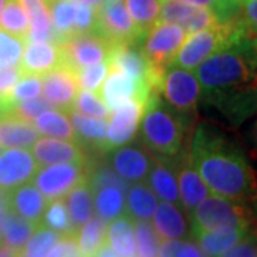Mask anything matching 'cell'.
<instances>
[{"instance_id": "8fae6325", "label": "cell", "mask_w": 257, "mask_h": 257, "mask_svg": "<svg viewBox=\"0 0 257 257\" xmlns=\"http://www.w3.org/2000/svg\"><path fill=\"white\" fill-rule=\"evenodd\" d=\"M146 101L140 99H130L113 110L107 126V142L106 152L114 150L132 142L139 132L140 120L145 111Z\"/></svg>"}, {"instance_id": "6da1fadb", "label": "cell", "mask_w": 257, "mask_h": 257, "mask_svg": "<svg viewBox=\"0 0 257 257\" xmlns=\"http://www.w3.org/2000/svg\"><path fill=\"white\" fill-rule=\"evenodd\" d=\"M254 37L240 36L196 67L200 94L226 114L250 113L254 100Z\"/></svg>"}, {"instance_id": "8d00e7d4", "label": "cell", "mask_w": 257, "mask_h": 257, "mask_svg": "<svg viewBox=\"0 0 257 257\" xmlns=\"http://www.w3.org/2000/svg\"><path fill=\"white\" fill-rule=\"evenodd\" d=\"M62 237L63 236L60 233L49 229L43 224H39L36 230L33 231V234L26 241L23 251L29 257H46L49 250L53 247Z\"/></svg>"}, {"instance_id": "44dd1931", "label": "cell", "mask_w": 257, "mask_h": 257, "mask_svg": "<svg viewBox=\"0 0 257 257\" xmlns=\"http://www.w3.org/2000/svg\"><path fill=\"white\" fill-rule=\"evenodd\" d=\"M183 207L173 203L162 202L153 213L152 224L162 240L186 239L192 233L189 221L183 214Z\"/></svg>"}, {"instance_id": "ac0fdd59", "label": "cell", "mask_w": 257, "mask_h": 257, "mask_svg": "<svg viewBox=\"0 0 257 257\" xmlns=\"http://www.w3.org/2000/svg\"><path fill=\"white\" fill-rule=\"evenodd\" d=\"M6 200L8 207L15 214L37 226L40 224L49 203L36 186L29 182L10 192H6Z\"/></svg>"}, {"instance_id": "484cf974", "label": "cell", "mask_w": 257, "mask_h": 257, "mask_svg": "<svg viewBox=\"0 0 257 257\" xmlns=\"http://www.w3.org/2000/svg\"><path fill=\"white\" fill-rule=\"evenodd\" d=\"M107 221L97 214L76 230L74 237L80 257H96L100 248L107 243Z\"/></svg>"}, {"instance_id": "7bdbcfd3", "label": "cell", "mask_w": 257, "mask_h": 257, "mask_svg": "<svg viewBox=\"0 0 257 257\" xmlns=\"http://www.w3.org/2000/svg\"><path fill=\"white\" fill-rule=\"evenodd\" d=\"M49 109H55L45 97H33V99H28V100H19L15 101L10 107V114H15L20 119L28 120L30 123H33L36 117L43 113V111L49 110Z\"/></svg>"}, {"instance_id": "d590c367", "label": "cell", "mask_w": 257, "mask_h": 257, "mask_svg": "<svg viewBox=\"0 0 257 257\" xmlns=\"http://www.w3.org/2000/svg\"><path fill=\"white\" fill-rule=\"evenodd\" d=\"M135 239H136V254L138 257H159V248L162 239L150 220H136Z\"/></svg>"}, {"instance_id": "8992f818", "label": "cell", "mask_w": 257, "mask_h": 257, "mask_svg": "<svg viewBox=\"0 0 257 257\" xmlns=\"http://www.w3.org/2000/svg\"><path fill=\"white\" fill-rule=\"evenodd\" d=\"M93 33L99 35L111 45L142 43L145 35L136 28L124 3L104 0L96 9V25Z\"/></svg>"}, {"instance_id": "ee69618b", "label": "cell", "mask_w": 257, "mask_h": 257, "mask_svg": "<svg viewBox=\"0 0 257 257\" xmlns=\"http://www.w3.org/2000/svg\"><path fill=\"white\" fill-rule=\"evenodd\" d=\"M42 92V76H35V74H23L18 83L12 87V90L8 94L10 100H28L40 96Z\"/></svg>"}, {"instance_id": "f35d334b", "label": "cell", "mask_w": 257, "mask_h": 257, "mask_svg": "<svg viewBox=\"0 0 257 257\" xmlns=\"http://www.w3.org/2000/svg\"><path fill=\"white\" fill-rule=\"evenodd\" d=\"M25 46H26V39L15 36L9 32L0 29V67L19 66Z\"/></svg>"}, {"instance_id": "d6a6232c", "label": "cell", "mask_w": 257, "mask_h": 257, "mask_svg": "<svg viewBox=\"0 0 257 257\" xmlns=\"http://www.w3.org/2000/svg\"><path fill=\"white\" fill-rule=\"evenodd\" d=\"M126 9L136 28L146 36L147 30L155 26L160 16V0H126Z\"/></svg>"}, {"instance_id": "ba28073f", "label": "cell", "mask_w": 257, "mask_h": 257, "mask_svg": "<svg viewBox=\"0 0 257 257\" xmlns=\"http://www.w3.org/2000/svg\"><path fill=\"white\" fill-rule=\"evenodd\" d=\"M57 45L60 47L62 64L74 72L104 62L113 46L110 42L96 33L73 35Z\"/></svg>"}, {"instance_id": "1f68e13d", "label": "cell", "mask_w": 257, "mask_h": 257, "mask_svg": "<svg viewBox=\"0 0 257 257\" xmlns=\"http://www.w3.org/2000/svg\"><path fill=\"white\" fill-rule=\"evenodd\" d=\"M77 0H50L47 3L57 43L74 35V15Z\"/></svg>"}, {"instance_id": "4dcf8cb0", "label": "cell", "mask_w": 257, "mask_h": 257, "mask_svg": "<svg viewBox=\"0 0 257 257\" xmlns=\"http://www.w3.org/2000/svg\"><path fill=\"white\" fill-rule=\"evenodd\" d=\"M37 224H33L30 221L25 220L15 214L13 211L8 207L5 221H3V229H2V237L0 243L15 248V250H23L29 237L33 234L36 230Z\"/></svg>"}, {"instance_id": "9c48e42d", "label": "cell", "mask_w": 257, "mask_h": 257, "mask_svg": "<svg viewBox=\"0 0 257 257\" xmlns=\"http://www.w3.org/2000/svg\"><path fill=\"white\" fill-rule=\"evenodd\" d=\"M187 33L183 28L169 22H157L147 30L143 52L153 67L165 70L183 45Z\"/></svg>"}, {"instance_id": "3957f363", "label": "cell", "mask_w": 257, "mask_h": 257, "mask_svg": "<svg viewBox=\"0 0 257 257\" xmlns=\"http://www.w3.org/2000/svg\"><path fill=\"white\" fill-rule=\"evenodd\" d=\"M140 143L155 157L173 159L182 153L187 124L183 113L166 103L159 92H152L140 120Z\"/></svg>"}, {"instance_id": "f6af8a7d", "label": "cell", "mask_w": 257, "mask_h": 257, "mask_svg": "<svg viewBox=\"0 0 257 257\" xmlns=\"http://www.w3.org/2000/svg\"><path fill=\"white\" fill-rule=\"evenodd\" d=\"M96 25V9L77 0L74 15V35L93 33Z\"/></svg>"}, {"instance_id": "7402d4cb", "label": "cell", "mask_w": 257, "mask_h": 257, "mask_svg": "<svg viewBox=\"0 0 257 257\" xmlns=\"http://www.w3.org/2000/svg\"><path fill=\"white\" fill-rule=\"evenodd\" d=\"M59 64L62 55L57 43H26L19 67L23 74L43 76Z\"/></svg>"}, {"instance_id": "83f0119b", "label": "cell", "mask_w": 257, "mask_h": 257, "mask_svg": "<svg viewBox=\"0 0 257 257\" xmlns=\"http://www.w3.org/2000/svg\"><path fill=\"white\" fill-rule=\"evenodd\" d=\"M107 244L119 257L136 256L135 224L127 214L109 221L107 224Z\"/></svg>"}, {"instance_id": "9a60e30c", "label": "cell", "mask_w": 257, "mask_h": 257, "mask_svg": "<svg viewBox=\"0 0 257 257\" xmlns=\"http://www.w3.org/2000/svg\"><path fill=\"white\" fill-rule=\"evenodd\" d=\"M150 93L152 90L147 86L136 82L135 79L128 77L127 74L120 70L110 69V72L101 84L99 96L110 110H114L116 107L121 106L130 99H140L147 101Z\"/></svg>"}, {"instance_id": "b9f144b4", "label": "cell", "mask_w": 257, "mask_h": 257, "mask_svg": "<svg viewBox=\"0 0 257 257\" xmlns=\"http://www.w3.org/2000/svg\"><path fill=\"white\" fill-rule=\"evenodd\" d=\"M159 257H209L192 240H162Z\"/></svg>"}, {"instance_id": "94428289", "label": "cell", "mask_w": 257, "mask_h": 257, "mask_svg": "<svg viewBox=\"0 0 257 257\" xmlns=\"http://www.w3.org/2000/svg\"><path fill=\"white\" fill-rule=\"evenodd\" d=\"M0 153H2V146H0Z\"/></svg>"}, {"instance_id": "c3c4849f", "label": "cell", "mask_w": 257, "mask_h": 257, "mask_svg": "<svg viewBox=\"0 0 257 257\" xmlns=\"http://www.w3.org/2000/svg\"><path fill=\"white\" fill-rule=\"evenodd\" d=\"M221 257H256V243L251 233L240 240L236 246H233Z\"/></svg>"}, {"instance_id": "cb8c5ba5", "label": "cell", "mask_w": 257, "mask_h": 257, "mask_svg": "<svg viewBox=\"0 0 257 257\" xmlns=\"http://www.w3.org/2000/svg\"><path fill=\"white\" fill-rule=\"evenodd\" d=\"M40 138L33 123L15 114H3L0 117V146L5 149H30Z\"/></svg>"}, {"instance_id": "ffe728a7", "label": "cell", "mask_w": 257, "mask_h": 257, "mask_svg": "<svg viewBox=\"0 0 257 257\" xmlns=\"http://www.w3.org/2000/svg\"><path fill=\"white\" fill-rule=\"evenodd\" d=\"M145 182L156 194L157 199L182 206L180 194H179V184H177V175H176L175 157L173 159L155 157V163L152 166Z\"/></svg>"}, {"instance_id": "e575fe53", "label": "cell", "mask_w": 257, "mask_h": 257, "mask_svg": "<svg viewBox=\"0 0 257 257\" xmlns=\"http://www.w3.org/2000/svg\"><path fill=\"white\" fill-rule=\"evenodd\" d=\"M0 28L15 36L26 37L30 29L29 19L18 0H6L0 15Z\"/></svg>"}, {"instance_id": "2e32d148", "label": "cell", "mask_w": 257, "mask_h": 257, "mask_svg": "<svg viewBox=\"0 0 257 257\" xmlns=\"http://www.w3.org/2000/svg\"><path fill=\"white\" fill-rule=\"evenodd\" d=\"M30 149L39 166L87 162L86 149L77 142L72 140H57L47 136L39 138V140Z\"/></svg>"}, {"instance_id": "f5cc1de1", "label": "cell", "mask_w": 257, "mask_h": 257, "mask_svg": "<svg viewBox=\"0 0 257 257\" xmlns=\"http://www.w3.org/2000/svg\"><path fill=\"white\" fill-rule=\"evenodd\" d=\"M96 257H119V256H117V254L111 250L110 246L106 243V244L100 248V251L96 254Z\"/></svg>"}, {"instance_id": "e0dca14e", "label": "cell", "mask_w": 257, "mask_h": 257, "mask_svg": "<svg viewBox=\"0 0 257 257\" xmlns=\"http://www.w3.org/2000/svg\"><path fill=\"white\" fill-rule=\"evenodd\" d=\"M175 162L180 203H182V207H184V210L190 216L194 207L202 202L204 197H207L210 192H209V187L203 182L200 175L197 173V170L194 169V166L190 163L187 152L176 156Z\"/></svg>"}, {"instance_id": "7dc6e473", "label": "cell", "mask_w": 257, "mask_h": 257, "mask_svg": "<svg viewBox=\"0 0 257 257\" xmlns=\"http://www.w3.org/2000/svg\"><path fill=\"white\" fill-rule=\"evenodd\" d=\"M23 76L19 66L12 67H0V96H8L12 87L18 83Z\"/></svg>"}, {"instance_id": "277c9868", "label": "cell", "mask_w": 257, "mask_h": 257, "mask_svg": "<svg viewBox=\"0 0 257 257\" xmlns=\"http://www.w3.org/2000/svg\"><path fill=\"white\" fill-rule=\"evenodd\" d=\"M192 234L199 231H229L250 229L251 214L244 202L210 194L190 213Z\"/></svg>"}, {"instance_id": "74e56055", "label": "cell", "mask_w": 257, "mask_h": 257, "mask_svg": "<svg viewBox=\"0 0 257 257\" xmlns=\"http://www.w3.org/2000/svg\"><path fill=\"white\" fill-rule=\"evenodd\" d=\"M72 109L86 116L100 117V119H110L111 114V110L100 96L97 93L89 92V90H79Z\"/></svg>"}, {"instance_id": "f1b7e54d", "label": "cell", "mask_w": 257, "mask_h": 257, "mask_svg": "<svg viewBox=\"0 0 257 257\" xmlns=\"http://www.w3.org/2000/svg\"><path fill=\"white\" fill-rule=\"evenodd\" d=\"M250 234V229L229 230V231H199L192 234L197 244L209 257H221L236 246L240 240Z\"/></svg>"}, {"instance_id": "4316f807", "label": "cell", "mask_w": 257, "mask_h": 257, "mask_svg": "<svg viewBox=\"0 0 257 257\" xmlns=\"http://www.w3.org/2000/svg\"><path fill=\"white\" fill-rule=\"evenodd\" d=\"M64 197L70 220L77 230L94 214V193L87 177L76 184Z\"/></svg>"}, {"instance_id": "30bf717a", "label": "cell", "mask_w": 257, "mask_h": 257, "mask_svg": "<svg viewBox=\"0 0 257 257\" xmlns=\"http://www.w3.org/2000/svg\"><path fill=\"white\" fill-rule=\"evenodd\" d=\"M155 163V156L140 142H128L116 147L111 155L110 166L127 183L145 182Z\"/></svg>"}, {"instance_id": "ab89813d", "label": "cell", "mask_w": 257, "mask_h": 257, "mask_svg": "<svg viewBox=\"0 0 257 257\" xmlns=\"http://www.w3.org/2000/svg\"><path fill=\"white\" fill-rule=\"evenodd\" d=\"M183 3L210 9L220 23H229L239 16L241 5L236 0H179Z\"/></svg>"}, {"instance_id": "7c38bea8", "label": "cell", "mask_w": 257, "mask_h": 257, "mask_svg": "<svg viewBox=\"0 0 257 257\" xmlns=\"http://www.w3.org/2000/svg\"><path fill=\"white\" fill-rule=\"evenodd\" d=\"M159 20L179 25L184 29L187 36L202 29L211 28L220 23L210 9L183 3L179 0H160Z\"/></svg>"}, {"instance_id": "836d02e7", "label": "cell", "mask_w": 257, "mask_h": 257, "mask_svg": "<svg viewBox=\"0 0 257 257\" xmlns=\"http://www.w3.org/2000/svg\"><path fill=\"white\" fill-rule=\"evenodd\" d=\"M40 224L46 226L49 229L55 230L57 233H60L62 236H69V234H74L76 229H74L73 223L70 220L69 216V210L63 199H56V200H50L47 203V207Z\"/></svg>"}, {"instance_id": "11a10c76", "label": "cell", "mask_w": 257, "mask_h": 257, "mask_svg": "<svg viewBox=\"0 0 257 257\" xmlns=\"http://www.w3.org/2000/svg\"><path fill=\"white\" fill-rule=\"evenodd\" d=\"M5 3H6V0H0V15H2V10L5 8Z\"/></svg>"}, {"instance_id": "9f6ffc18", "label": "cell", "mask_w": 257, "mask_h": 257, "mask_svg": "<svg viewBox=\"0 0 257 257\" xmlns=\"http://www.w3.org/2000/svg\"><path fill=\"white\" fill-rule=\"evenodd\" d=\"M18 257H29L28 254H26V253H25V251H23V250H20V251H19V256Z\"/></svg>"}, {"instance_id": "bcb514c9", "label": "cell", "mask_w": 257, "mask_h": 257, "mask_svg": "<svg viewBox=\"0 0 257 257\" xmlns=\"http://www.w3.org/2000/svg\"><path fill=\"white\" fill-rule=\"evenodd\" d=\"M46 257H80L74 234L63 236L49 250Z\"/></svg>"}, {"instance_id": "5bb4252c", "label": "cell", "mask_w": 257, "mask_h": 257, "mask_svg": "<svg viewBox=\"0 0 257 257\" xmlns=\"http://www.w3.org/2000/svg\"><path fill=\"white\" fill-rule=\"evenodd\" d=\"M36 159L26 149L12 147L0 153V190L10 192L32 182L37 170Z\"/></svg>"}, {"instance_id": "f907efd6", "label": "cell", "mask_w": 257, "mask_h": 257, "mask_svg": "<svg viewBox=\"0 0 257 257\" xmlns=\"http://www.w3.org/2000/svg\"><path fill=\"white\" fill-rule=\"evenodd\" d=\"M12 104H13V101L10 100L8 96H0V117L3 114H8L9 113Z\"/></svg>"}, {"instance_id": "d4e9b609", "label": "cell", "mask_w": 257, "mask_h": 257, "mask_svg": "<svg viewBox=\"0 0 257 257\" xmlns=\"http://www.w3.org/2000/svg\"><path fill=\"white\" fill-rule=\"evenodd\" d=\"M126 193L127 196L124 204V214H127L133 221L150 220L159 202L157 196L149 187V184L146 182L132 183Z\"/></svg>"}, {"instance_id": "d6986e66", "label": "cell", "mask_w": 257, "mask_h": 257, "mask_svg": "<svg viewBox=\"0 0 257 257\" xmlns=\"http://www.w3.org/2000/svg\"><path fill=\"white\" fill-rule=\"evenodd\" d=\"M94 193V211L107 223L124 214L126 192L130 184L126 180L90 184Z\"/></svg>"}, {"instance_id": "681fc988", "label": "cell", "mask_w": 257, "mask_h": 257, "mask_svg": "<svg viewBox=\"0 0 257 257\" xmlns=\"http://www.w3.org/2000/svg\"><path fill=\"white\" fill-rule=\"evenodd\" d=\"M8 211V200H6V192L0 190V237H2V229H3V221Z\"/></svg>"}, {"instance_id": "52a82bcc", "label": "cell", "mask_w": 257, "mask_h": 257, "mask_svg": "<svg viewBox=\"0 0 257 257\" xmlns=\"http://www.w3.org/2000/svg\"><path fill=\"white\" fill-rule=\"evenodd\" d=\"M87 177V162L39 166L32 182L47 200L63 199L76 184Z\"/></svg>"}, {"instance_id": "db71d44e", "label": "cell", "mask_w": 257, "mask_h": 257, "mask_svg": "<svg viewBox=\"0 0 257 257\" xmlns=\"http://www.w3.org/2000/svg\"><path fill=\"white\" fill-rule=\"evenodd\" d=\"M79 2H82V3L87 5V6H92L94 9H97L104 0H79Z\"/></svg>"}, {"instance_id": "680465c9", "label": "cell", "mask_w": 257, "mask_h": 257, "mask_svg": "<svg viewBox=\"0 0 257 257\" xmlns=\"http://www.w3.org/2000/svg\"><path fill=\"white\" fill-rule=\"evenodd\" d=\"M109 2H121V0H109Z\"/></svg>"}, {"instance_id": "4fadbf2b", "label": "cell", "mask_w": 257, "mask_h": 257, "mask_svg": "<svg viewBox=\"0 0 257 257\" xmlns=\"http://www.w3.org/2000/svg\"><path fill=\"white\" fill-rule=\"evenodd\" d=\"M42 90L46 99L55 109L70 110L73 101L80 90L76 72L70 67L59 64L50 72L42 76Z\"/></svg>"}, {"instance_id": "91938a15", "label": "cell", "mask_w": 257, "mask_h": 257, "mask_svg": "<svg viewBox=\"0 0 257 257\" xmlns=\"http://www.w3.org/2000/svg\"><path fill=\"white\" fill-rule=\"evenodd\" d=\"M45 2H46V3H49V2H50V0H45Z\"/></svg>"}, {"instance_id": "7a4b0ae2", "label": "cell", "mask_w": 257, "mask_h": 257, "mask_svg": "<svg viewBox=\"0 0 257 257\" xmlns=\"http://www.w3.org/2000/svg\"><path fill=\"white\" fill-rule=\"evenodd\" d=\"M209 192L226 199L246 202L254 193V177L237 145L207 123L199 124L187 150Z\"/></svg>"}, {"instance_id": "6f0895ef", "label": "cell", "mask_w": 257, "mask_h": 257, "mask_svg": "<svg viewBox=\"0 0 257 257\" xmlns=\"http://www.w3.org/2000/svg\"><path fill=\"white\" fill-rule=\"evenodd\" d=\"M236 2H239L240 5H243V3H244V2H246V0H236Z\"/></svg>"}, {"instance_id": "f546056e", "label": "cell", "mask_w": 257, "mask_h": 257, "mask_svg": "<svg viewBox=\"0 0 257 257\" xmlns=\"http://www.w3.org/2000/svg\"><path fill=\"white\" fill-rule=\"evenodd\" d=\"M33 123L40 135H45L49 138L62 139V140L77 142L72 120L66 110L49 109L40 113Z\"/></svg>"}, {"instance_id": "816d5d0a", "label": "cell", "mask_w": 257, "mask_h": 257, "mask_svg": "<svg viewBox=\"0 0 257 257\" xmlns=\"http://www.w3.org/2000/svg\"><path fill=\"white\" fill-rule=\"evenodd\" d=\"M20 250H15V248L9 247L3 243H0V257H18Z\"/></svg>"}, {"instance_id": "60d3db41", "label": "cell", "mask_w": 257, "mask_h": 257, "mask_svg": "<svg viewBox=\"0 0 257 257\" xmlns=\"http://www.w3.org/2000/svg\"><path fill=\"white\" fill-rule=\"evenodd\" d=\"M109 72H110V66L107 63V60H104L100 63L92 64V66H87L84 69L77 70L76 76H77L79 86L83 90H89V92L99 94L101 84H103Z\"/></svg>"}, {"instance_id": "5b68a950", "label": "cell", "mask_w": 257, "mask_h": 257, "mask_svg": "<svg viewBox=\"0 0 257 257\" xmlns=\"http://www.w3.org/2000/svg\"><path fill=\"white\" fill-rule=\"evenodd\" d=\"M159 93L166 103L183 114L194 111L202 96L196 74L175 64L165 67L159 82Z\"/></svg>"}, {"instance_id": "603a6c76", "label": "cell", "mask_w": 257, "mask_h": 257, "mask_svg": "<svg viewBox=\"0 0 257 257\" xmlns=\"http://www.w3.org/2000/svg\"><path fill=\"white\" fill-rule=\"evenodd\" d=\"M67 114L72 120V124L76 132V139L77 142H80V145L84 149L106 152L109 119L86 116L73 109L67 110Z\"/></svg>"}]
</instances>
